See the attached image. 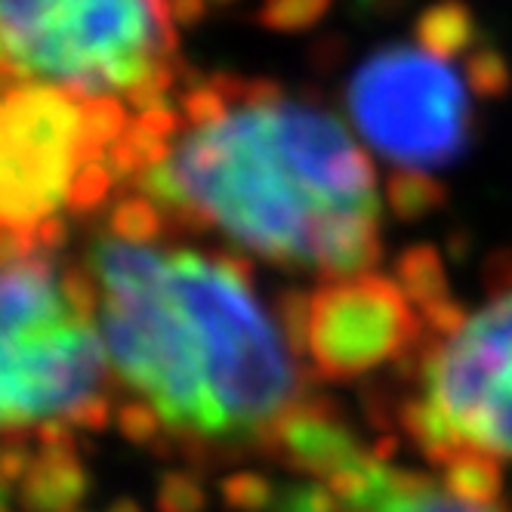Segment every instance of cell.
<instances>
[{"label": "cell", "mask_w": 512, "mask_h": 512, "mask_svg": "<svg viewBox=\"0 0 512 512\" xmlns=\"http://www.w3.org/2000/svg\"><path fill=\"white\" fill-rule=\"evenodd\" d=\"M118 195L112 213L321 284L368 275L383 253L368 145L334 112L269 81H182L130 124Z\"/></svg>", "instance_id": "cell-1"}, {"label": "cell", "mask_w": 512, "mask_h": 512, "mask_svg": "<svg viewBox=\"0 0 512 512\" xmlns=\"http://www.w3.org/2000/svg\"><path fill=\"white\" fill-rule=\"evenodd\" d=\"M84 269L133 442L189 463L275 460L324 408L290 315L241 256L112 213Z\"/></svg>", "instance_id": "cell-2"}, {"label": "cell", "mask_w": 512, "mask_h": 512, "mask_svg": "<svg viewBox=\"0 0 512 512\" xmlns=\"http://www.w3.org/2000/svg\"><path fill=\"white\" fill-rule=\"evenodd\" d=\"M59 244L4 238L0 420L7 506L22 512H71L84 435L118 411L90 275Z\"/></svg>", "instance_id": "cell-3"}, {"label": "cell", "mask_w": 512, "mask_h": 512, "mask_svg": "<svg viewBox=\"0 0 512 512\" xmlns=\"http://www.w3.org/2000/svg\"><path fill=\"white\" fill-rule=\"evenodd\" d=\"M207 0H0L4 84L142 118L182 78V25Z\"/></svg>", "instance_id": "cell-4"}, {"label": "cell", "mask_w": 512, "mask_h": 512, "mask_svg": "<svg viewBox=\"0 0 512 512\" xmlns=\"http://www.w3.org/2000/svg\"><path fill=\"white\" fill-rule=\"evenodd\" d=\"M398 426L435 469L500 479L512 463V256L469 306H429Z\"/></svg>", "instance_id": "cell-5"}, {"label": "cell", "mask_w": 512, "mask_h": 512, "mask_svg": "<svg viewBox=\"0 0 512 512\" xmlns=\"http://www.w3.org/2000/svg\"><path fill=\"white\" fill-rule=\"evenodd\" d=\"M488 59L475 50L469 19L442 10L417 41L386 47L355 71L346 90L349 124L392 170L426 176L469 142L475 102L497 78Z\"/></svg>", "instance_id": "cell-6"}, {"label": "cell", "mask_w": 512, "mask_h": 512, "mask_svg": "<svg viewBox=\"0 0 512 512\" xmlns=\"http://www.w3.org/2000/svg\"><path fill=\"white\" fill-rule=\"evenodd\" d=\"M133 121L47 87L4 84V238L62 241L65 213L90 210L118 192V155Z\"/></svg>", "instance_id": "cell-7"}, {"label": "cell", "mask_w": 512, "mask_h": 512, "mask_svg": "<svg viewBox=\"0 0 512 512\" xmlns=\"http://www.w3.org/2000/svg\"><path fill=\"white\" fill-rule=\"evenodd\" d=\"M275 466L290 475L284 488L241 482L238 497L269 512H512L500 479L398 466L327 408L294 429Z\"/></svg>", "instance_id": "cell-8"}, {"label": "cell", "mask_w": 512, "mask_h": 512, "mask_svg": "<svg viewBox=\"0 0 512 512\" xmlns=\"http://www.w3.org/2000/svg\"><path fill=\"white\" fill-rule=\"evenodd\" d=\"M290 324L306 361L334 377L364 374L398 352L408 355L423 331L414 300L374 272L321 284Z\"/></svg>", "instance_id": "cell-9"}]
</instances>
